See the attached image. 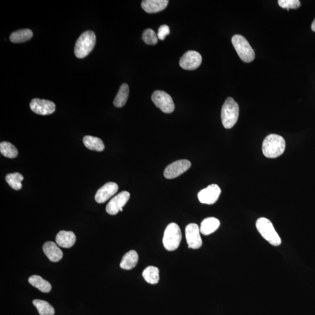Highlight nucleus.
<instances>
[{
    "mask_svg": "<svg viewBox=\"0 0 315 315\" xmlns=\"http://www.w3.org/2000/svg\"><path fill=\"white\" fill-rule=\"evenodd\" d=\"M312 30L315 32V19H314L313 24L311 26Z\"/></svg>",
    "mask_w": 315,
    "mask_h": 315,
    "instance_id": "nucleus-31",
    "label": "nucleus"
},
{
    "mask_svg": "<svg viewBox=\"0 0 315 315\" xmlns=\"http://www.w3.org/2000/svg\"><path fill=\"white\" fill-rule=\"evenodd\" d=\"M0 152L8 158H15L18 155L17 149L10 143L4 142L0 144Z\"/></svg>",
    "mask_w": 315,
    "mask_h": 315,
    "instance_id": "nucleus-27",
    "label": "nucleus"
},
{
    "mask_svg": "<svg viewBox=\"0 0 315 315\" xmlns=\"http://www.w3.org/2000/svg\"><path fill=\"white\" fill-rule=\"evenodd\" d=\"M190 166H191V162L188 160H176L166 167L164 170V176L168 179L177 178L186 172L190 168Z\"/></svg>",
    "mask_w": 315,
    "mask_h": 315,
    "instance_id": "nucleus-8",
    "label": "nucleus"
},
{
    "mask_svg": "<svg viewBox=\"0 0 315 315\" xmlns=\"http://www.w3.org/2000/svg\"><path fill=\"white\" fill-rule=\"evenodd\" d=\"M143 277L150 284H156L159 280V271L158 268L149 266L144 270Z\"/></svg>",
    "mask_w": 315,
    "mask_h": 315,
    "instance_id": "nucleus-24",
    "label": "nucleus"
},
{
    "mask_svg": "<svg viewBox=\"0 0 315 315\" xmlns=\"http://www.w3.org/2000/svg\"><path fill=\"white\" fill-rule=\"evenodd\" d=\"M119 189L116 183L108 182L98 190L95 196V201L98 203H104L109 200L111 197L115 195Z\"/></svg>",
    "mask_w": 315,
    "mask_h": 315,
    "instance_id": "nucleus-14",
    "label": "nucleus"
},
{
    "mask_svg": "<svg viewBox=\"0 0 315 315\" xmlns=\"http://www.w3.org/2000/svg\"><path fill=\"white\" fill-rule=\"evenodd\" d=\"M200 233L201 232L198 224L192 223L186 226L185 234L189 248L198 249L201 248L203 242Z\"/></svg>",
    "mask_w": 315,
    "mask_h": 315,
    "instance_id": "nucleus-11",
    "label": "nucleus"
},
{
    "mask_svg": "<svg viewBox=\"0 0 315 315\" xmlns=\"http://www.w3.org/2000/svg\"><path fill=\"white\" fill-rule=\"evenodd\" d=\"M83 143L87 149L96 151V152H103L105 145L103 140L96 137L86 136L84 137Z\"/></svg>",
    "mask_w": 315,
    "mask_h": 315,
    "instance_id": "nucleus-21",
    "label": "nucleus"
},
{
    "mask_svg": "<svg viewBox=\"0 0 315 315\" xmlns=\"http://www.w3.org/2000/svg\"><path fill=\"white\" fill-rule=\"evenodd\" d=\"M130 193L127 191L121 192L119 194L114 196L108 203L106 206V211L110 215H116L120 211L121 209L126 205L130 199Z\"/></svg>",
    "mask_w": 315,
    "mask_h": 315,
    "instance_id": "nucleus-13",
    "label": "nucleus"
},
{
    "mask_svg": "<svg viewBox=\"0 0 315 315\" xmlns=\"http://www.w3.org/2000/svg\"><path fill=\"white\" fill-rule=\"evenodd\" d=\"M28 281L32 286L38 288L42 293H48L52 290V285L50 283L39 275H32L29 278Z\"/></svg>",
    "mask_w": 315,
    "mask_h": 315,
    "instance_id": "nucleus-20",
    "label": "nucleus"
},
{
    "mask_svg": "<svg viewBox=\"0 0 315 315\" xmlns=\"http://www.w3.org/2000/svg\"><path fill=\"white\" fill-rule=\"evenodd\" d=\"M129 95V87L124 83L121 85L119 91L113 101V104L116 107H121L127 103Z\"/></svg>",
    "mask_w": 315,
    "mask_h": 315,
    "instance_id": "nucleus-22",
    "label": "nucleus"
},
{
    "mask_svg": "<svg viewBox=\"0 0 315 315\" xmlns=\"http://www.w3.org/2000/svg\"><path fill=\"white\" fill-rule=\"evenodd\" d=\"M202 62V57L199 52L190 51L185 52L180 58L179 65L184 70H194L201 65Z\"/></svg>",
    "mask_w": 315,
    "mask_h": 315,
    "instance_id": "nucleus-9",
    "label": "nucleus"
},
{
    "mask_svg": "<svg viewBox=\"0 0 315 315\" xmlns=\"http://www.w3.org/2000/svg\"><path fill=\"white\" fill-rule=\"evenodd\" d=\"M76 236L73 232L61 231L55 236V242L58 247L70 248L75 244Z\"/></svg>",
    "mask_w": 315,
    "mask_h": 315,
    "instance_id": "nucleus-16",
    "label": "nucleus"
},
{
    "mask_svg": "<svg viewBox=\"0 0 315 315\" xmlns=\"http://www.w3.org/2000/svg\"><path fill=\"white\" fill-rule=\"evenodd\" d=\"M168 0H144L142 7L147 13H157L165 9L168 4Z\"/></svg>",
    "mask_w": 315,
    "mask_h": 315,
    "instance_id": "nucleus-17",
    "label": "nucleus"
},
{
    "mask_svg": "<svg viewBox=\"0 0 315 315\" xmlns=\"http://www.w3.org/2000/svg\"><path fill=\"white\" fill-rule=\"evenodd\" d=\"M221 193L220 188L217 185L212 184L198 193V199L203 204L213 205L217 201Z\"/></svg>",
    "mask_w": 315,
    "mask_h": 315,
    "instance_id": "nucleus-10",
    "label": "nucleus"
},
{
    "mask_svg": "<svg viewBox=\"0 0 315 315\" xmlns=\"http://www.w3.org/2000/svg\"><path fill=\"white\" fill-rule=\"evenodd\" d=\"M152 99L156 106L163 113H171L175 110V104L172 97L165 92L156 91L152 95Z\"/></svg>",
    "mask_w": 315,
    "mask_h": 315,
    "instance_id": "nucleus-7",
    "label": "nucleus"
},
{
    "mask_svg": "<svg viewBox=\"0 0 315 315\" xmlns=\"http://www.w3.org/2000/svg\"><path fill=\"white\" fill-rule=\"evenodd\" d=\"M123 209H121L120 210V211H123Z\"/></svg>",
    "mask_w": 315,
    "mask_h": 315,
    "instance_id": "nucleus-32",
    "label": "nucleus"
},
{
    "mask_svg": "<svg viewBox=\"0 0 315 315\" xmlns=\"http://www.w3.org/2000/svg\"><path fill=\"white\" fill-rule=\"evenodd\" d=\"M258 231L265 240L275 247L281 244V239L272 222L267 218H259L256 222Z\"/></svg>",
    "mask_w": 315,
    "mask_h": 315,
    "instance_id": "nucleus-4",
    "label": "nucleus"
},
{
    "mask_svg": "<svg viewBox=\"0 0 315 315\" xmlns=\"http://www.w3.org/2000/svg\"><path fill=\"white\" fill-rule=\"evenodd\" d=\"M33 32L31 29H24L12 33L9 39L12 43L19 44L30 40L33 37Z\"/></svg>",
    "mask_w": 315,
    "mask_h": 315,
    "instance_id": "nucleus-23",
    "label": "nucleus"
},
{
    "mask_svg": "<svg viewBox=\"0 0 315 315\" xmlns=\"http://www.w3.org/2000/svg\"><path fill=\"white\" fill-rule=\"evenodd\" d=\"M139 262V255L135 251H130L123 256L120 266L124 270H129L136 266Z\"/></svg>",
    "mask_w": 315,
    "mask_h": 315,
    "instance_id": "nucleus-19",
    "label": "nucleus"
},
{
    "mask_svg": "<svg viewBox=\"0 0 315 315\" xmlns=\"http://www.w3.org/2000/svg\"><path fill=\"white\" fill-rule=\"evenodd\" d=\"M182 240V233L178 224L170 223L164 232L163 244L168 251H175L179 247Z\"/></svg>",
    "mask_w": 315,
    "mask_h": 315,
    "instance_id": "nucleus-5",
    "label": "nucleus"
},
{
    "mask_svg": "<svg viewBox=\"0 0 315 315\" xmlns=\"http://www.w3.org/2000/svg\"><path fill=\"white\" fill-rule=\"evenodd\" d=\"M220 225V222L217 218L209 217L204 219L200 225V232L203 235H209L217 230Z\"/></svg>",
    "mask_w": 315,
    "mask_h": 315,
    "instance_id": "nucleus-18",
    "label": "nucleus"
},
{
    "mask_svg": "<svg viewBox=\"0 0 315 315\" xmlns=\"http://www.w3.org/2000/svg\"><path fill=\"white\" fill-rule=\"evenodd\" d=\"M43 251L49 260L52 262H58L63 257V252L53 242H46L43 246Z\"/></svg>",
    "mask_w": 315,
    "mask_h": 315,
    "instance_id": "nucleus-15",
    "label": "nucleus"
},
{
    "mask_svg": "<svg viewBox=\"0 0 315 315\" xmlns=\"http://www.w3.org/2000/svg\"><path fill=\"white\" fill-rule=\"evenodd\" d=\"M232 44L243 61L251 63L254 61L255 52L245 37L240 35H235L232 38Z\"/></svg>",
    "mask_w": 315,
    "mask_h": 315,
    "instance_id": "nucleus-6",
    "label": "nucleus"
},
{
    "mask_svg": "<svg viewBox=\"0 0 315 315\" xmlns=\"http://www.w3.org/2000/svg\"><path fill=\"white\" fill-rule=\"evenodd\" d=\"M239 113V105L231 97L226 100L221 109V120L225 129H231L237 122Z\"/></svg>",
    "mask_w": 315,
    "mask_h": 315,
    "instance_id": "nucleus-3",
    "label": "nucleus"
},
{
    "mask_svg": "<svg viewBox=\"0 0 315 315\" xmlns=\"http://www.w3.org/2000/svg\"><path fill=\"white\" fill-rule=\"evenodd\" d=\"M96 44V35L91 31L84 32L75 43L74 53L78 58L86 57Z\"/></svg>",
    "mask_w": 315,
    "mask_h": 315,
    "instance_id": "nucleus-2",
    "label": "nucleus"
},
{
    "mask_svg": "<svg viewBox=\"0 0 315 315\" xmlns=\"http://www.w3.org/2000/svg\"><path fill=\"white\" fill-rule=\"evenodd\" d=\"M170 34V29L168 25H163L160 26L158 29V38L160 40L163 41L166 38L167 35Z\"/></svg>",
    "mask_w": 315,
    "mask_h": 315,
    "instance_id": "nucleus-30",
    "label": "nucleus"
},
{
    "mask_svg": "<svg viewBox=\"0 0 315 315\" xmlns=\"http://www.w3.org/2000/svg\"><path fill=\"white\" fill-rule=\"evenodd\" d=\"M30 108L32 111L40 115H49L54 112L55 105L51 101L35 98L31 102Z\"/></svg>",
    "mask_w": 315,
    "mask_h": 315,
    "instance_id": "nucleus-12",
    "label": "nucleus"
},
{
    "mask_svg": "<svg viewBox=\"0 0 315 315\" xmlns=\"http://www.w3.org/2000/svg\"><path fill=\"white\" fill-rule=\"evenodd\" d=\"M142 39L146 44L150 45H155L158 41L156 33L152 29H147L144 31Z\"/></svg>",
    "mask_w": 315,
    "mask_h": 315,
    "instance_id": "nucleus-28",
    "label": "nucleus"
},
{
    "mask_svg": "<svg viewBox=\"0 0 315 315\" xmlns=\"http://www.w3.org/2000/svg\"><path fill=\"white\" fill-rule=\"evenodd\" d=\"M24 179V176L18 172L8 174L5 177L6 182L11 188L16 190L22 189V181Z\"/></svg>",
    "mask_w": 315,
    "mask_h": 315,
    "instance_id": "nucleus-26",
    "label": "nucleus"
},
{
    "mask_svg": "<svg viewBox=\"0 0 315 315\" xmlns=\"http://www.w3.org/2000/svg\"><path fill=\"white\" fill-rule=\"evenodd\" d=\"M285 150V141L283 137L278 134H270L262 142V153L268 158H276L284 153Z\"/></svg>",
    "mask_w": 315,
    "mask_h": 315,
    "instance_id": "nucleus-1",
    "label": "nucleus"
},
{
    "mask_svg": "<svg viewBox=\"0 0 315 315\" xmlns=\"http://www.w3.org/2000/svg\"><path fill=\"white\" fill-rule=\"evenodd\" d=\"M278 3L282 8L287 9V10L290 9H297L301 6L299 0H279Z\"/></svg>",
    "mask_w": 315,
    "mask_h": 315,
    "instance_id": "nucleus-29",
    "label": "nucleus"
},
{
    "mask_svg": "<svg viewBox=\"0 0 315 315\" xmlns=\"http://www.w3.org/2000/svg\"><path fill=\"white\" fill-rule=\"evenodd\" d=\"M34 306L37 308L40 315H54V308L48 302L41 300H34L32 302Z\"/></svg>",
    "mask_w": 315,
    "mask_h": 315,
    "instance_id": "nucleus-25",
    "label": "nucleus"
}]
</instances>
